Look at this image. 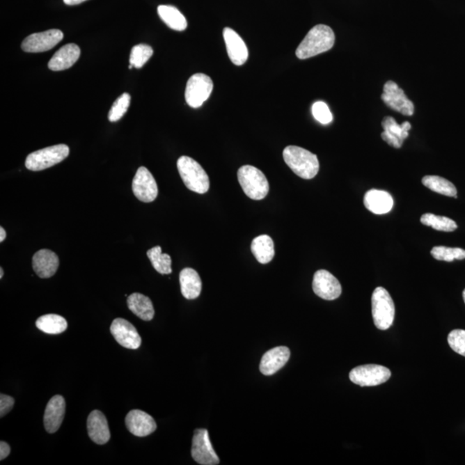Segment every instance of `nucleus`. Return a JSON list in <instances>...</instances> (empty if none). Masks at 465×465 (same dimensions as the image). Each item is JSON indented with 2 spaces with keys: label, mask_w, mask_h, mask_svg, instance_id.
<instances>
[{
  "label": "nucleus",
  "mask_w": 465,
  "mask_h": 465,
  "mask_svg": "<svg viewBox=\"0 0 465 465\" xmlns=\"http://www.w3.org/2000/svg\"><path fill=\"white\" fill-rule=\"evenodd\" d=\"M213 81L208 75L196 74L188 79L185 100L192 108H199L212 95Z\"/></svg>",
  "instance_id": "nucleus-7"
},
{
  "label": "nucleus",
  "mask_w": 465,
  "mask_h": 465,
  "mask_svg": "<svg viewBox=\"0 0 465 465\" xmlns=\"http://www.w3.org/2000/svg\"><path fill=\"white\" fill-rule=\"evenodd\" d=\"M384 132L381 134L383 140L390 146L395 148H401L403 141L409 137V132L412 126L409 122H404L399 125L392 116H385L382 122Z\"/></svg>",
  "instance_id": "nucleus-15"
},
{
  "label": "nucleus",
  "mask_w": 465,
  "mask_h": 465,
  "mask_svg": "<svg viewBox=\"0 0 465 465\" xmlns=\"http://www.w3.org/2000/svg\"><path fill=\"white\" fill-rule=\"evenodd\" d=\"M147 255L150 260L152 267L161 274H172V259L168 254L162 253L161 248L156 246L148 251Z\"/></svg>",
  "instance_id": "nucleus-30"
},
{
  "label": "nucleus",
  "mask_w": 465,
  "mask_h": 465,
  "mask_svg": "<svg viewBox=\"0 0 465 465\" xmlns=\"http://www.w3.org/2000/svg\"><path fill=\"white\" fill-rule=\"evenodd\" d=\"M181 293L185 299H198L202 292V281L197 271L192 268H184L180 271Z\"/></svg>",
  "instance_id": "nucleus-24"
},
{
  "label": "nucleus",
  "mask_w": 465,
  "mask_h": 465,
  "mask_svg": "<svg viewBox=\"0 0 465 465\" xmlns=\"http://www.w3.org/2000/svg\"><path fill=\"white\" fill-rule=\"evenodd\" d=\"M423 184L431 191L448 197L457 198V188L449 180L439 176H425L421 181Z\"/></svg>",
  "instance_id": "nucleus-29"
},
{
  "label": "nucleus",
  "mask_w": 465,
  "mask_h": 465,
  "mask_svg": "<svg viewBox=\"0 0 465 465\" xmlns=\"http://www.w3.org/2000/svg\"><path fill=\"white\" fill-rule=\"evenodd\" d=\"M36 328L49 334H59L66 331L68 322L59 315L49 314L41 316L36 322Z\"/></svg>",
  "instance_id": "nucleus-28"
},
{
  "label": "nucleus",
  "mask_w": 465,
  "mask_h": 465,
  "mask_svg": "<svg viewBox=\"0 0 465 465\" xmlns=\"http://www.w3.org/2000/svg\"><path fill=\"white\" fill-rule=\"evenodd\" d=\"M130 95L129 93H123L112 104L110 111H109V121L111 123L118 122L126 113L130 104Z\"/></svg>",
  "instance_id": "nucleus-34"
},
{
  "label": "nucleus",
  "mask_w": 465,
  "mask_h": 465,
  "mask_svg": "<svg viewBox=\"0 0 465 465\" xmlns=\"http://www.w3.org/2000/svg\"><path fill=\"white\" fill-rule=\"evenodd\" d=\"M87 429L90 439L97 445H104L110 441L111 432L107 417L99 410H93L87 419Z\"/></svg>",
  "instance_id": "nucleus-21"
},
{
  "label": "nucleus",
  "mask_w": 465,
  "mask_h": 465,
  "mask_svg": "<svg viewBox=\"0 0 465 465\" xmlns=\"http://www.w3.org/2000/svg\"><path fill=\"white\" fill-rule=\"evenodd\" d=\"M64 3L68 6H77L79 3L86 1V0H63Z\"/></svg>",
  "instance_id": "nucleus-39"
},
{
  "label": "nucleus",
  "mask_w": 465,
  "mask_h": 465,
  "mask_svg": "<svg viewBox=\"0 0 465 465\" xmlns=\"http://www.w3.org/2000/svg\"><path fill=\"white\" fill-rule=\"evenodd\" d=\"M432 256L435 260L452 262L455 260L465 259V250L459 248H446V246H434L431 251Z\"/></svg>",
  "instance_id": "nucleus-32"
},
{
  "label": "nucleus",
  "mask_w": 465,
  "mask_h": 465,
  "mask_svg": "<svg viewBox=\"0 0 465 465\" xmlns=\"http://www.w3.org/2000/svg\"><path fill=\"white\" fill-rule=\"evenodd\" d=\"M336 42V36L331 28L324 24L312 28L297 49L296 56L300 60L318 56L331 49Z\"/></svg>",
  "instance_id": "nucleus-1"
},
{
  "label": "nucleus",
  "mask_w": 465,
  "mask_h": 465,
  "mask_svg": "<svg viewBox=\"0 0 465 465\" xmlns=\"http://www.w3.org/2000/svg\"><path fill=\"white\" fill-rule=\"evenodd\" d=\"M59 257L48 249H42L34 254L32 267L36 275L41 278H49L56 274L59 268Z\"/></svg>",
  "instance_id": "nucleus-19"
},
{
  "label": "nucleus",
  "mask_w": 465,
  "mask_h": 465,
  "mask_svg": "<svg viewBox=\"0 0 465 465\" xmlns=\"http://www.w3.org/2000/svg\"><path fill=\"white\" fill-rule=\"evenodd\" d=\"M15 400L5 394L0 395V417L3 418L13 409Z\"/></svg>",
  "instance_id": "nucleus-37"
},
{
  "label": "nucleus",
  "mask_w": 465,
  "mask_h": 465,
  "mask_svg": "<svg viewBox=\"0 0 465 465\" xmlns=\"http://www.w3.org/2000/svg\"><path fill=\"white\" fill-rule=\"evenodd\" d=\"M158 14L161 19L173 31H183L187 28V21L179 10L173 6H159Z\"/></svg>",
  "instance_id": "nucleus-27"
},
{
  "label": "nucleus",
  "mask_w": 465,
  "mask_h": 465,
  "mask_svg": "<svg viewBox=\"0 0 465 465\" xmlns=\"http://www.w3.org/2000/svg\"><path fill=\"white\" fill-rule=\"evenodd\" d=\"M6 238V232L3 230V228H0V242L5 241Z\"/></svg>",
  "instance_id": "nucleus-40"
},
{
  "label": "nucleus",
  "mask_w": 465,
  "mask_h": 465,
  "mask_svg": "<svg viewBox=\"0 0 465 465\" xmlns=\"http://www.w3.org/2000/svg\"><path fill=\"white\" fill-rule=\"evenodd\" d=\"M10 453V446L5 441L0 442V460L6 459Z\"/></svg>",
  "instance_id": "nucleus-38"
},
{
  "label": "nucleus",
  "mask_w": 465,
  "mask_h": 465,
  "mask_svg": "<svg viewBox=\"0 0 465 465\" xmlns=\"http://www.w3.org/2000/svg\"><path fill=\"white\" fill-rule=\"evenodd\" d=\"M313 290L319 297L329 301L337 299L342 292L339 281L326 270H319L315 272L313 279Z\"/></svg>",
  "instance_id": "nucleus-14"
},
{
  "label": "nucleus",
  "mask_w": 465,
  "mask_h": 465,
  "mask_svg": "<svg viewBox=\"0 0 465 465\" xmlns=\"http://www.w3.org/2000/svg\"><path fill=\"white\" fill-rule=\"evenodd\" d=\"M290 357V351L286 347H277L271 349L264 354L261 359L260 370L266 376L274 375L287 364Z\"/></svg>",
  "instance_id": "nucleus-20"
},
{
  "label": "nucleus",
  "mask_w": 465,
  "mask_h": 465,
  "mask_svg": "<svg viewBox=\"0 0 465 465\" xmlns=\"http://www.w3.org/2000/svg\"><path fill=\"white\" fill-rule=\"evenodd\" d=\"M81 56V49L74 43L64 45L51 58L49 63L50 70L57 72L70 68L77 63Z\"/></svg>",
  "instance_id": "nucleus-22"
},
{
  "label": "nucleus",
  "mask_w": 465,
  "mask_h": 465,
  "mask_svg": "<svg viewBox=\"0 0 465 465\" xmlns=\"http://www.w3.org/2000/svg\"><path fill=\"white\" fill-rule=\"evenodd\" d=\"M391 377V370L379 365L358 366L349 374L352 382L361 387L377 386L387 382Z\"/></svg>",
  "instance_id": "nucleus-8"
},
{
  "label": "nucleus",
  "mask_w": 465,
  "mask_h": 465,
  "mask_svg": "<svg viewBox=\"0 0 465 465\" xmlns=\"http://www.w3.org/2000/svg\"><path fill=\"white\" fill-rule=\"evenodd\" d=\"M65 412H66V402L60 395H54L47 404L45 418V427L49 434H54L63 424Z\"/></svg>",
  "instance_id": "nucleus-17"
},
{
  "label": "nucleus",
  "mask_w": 465,
  "mask_h": 465,
  "mask_svg": "<svg viewBox=\"0 0 465 465\" xmlns=\"http://www.w3.org/2000/svg\"><path fill=\"white\" fill-rule=\"evenodd\" d=\"M364 205L370 212L376 215H384L393 208L394 200L388 192L372 189L366 192Z\"/></svg>",
  "instance_id": "nucleus-23"
},
{
  "label": "nucleus",
  "mask_w": 465,
  "mask_h": 465,
  "mask_svg": "<svg viewBox=\"0 0 465 465\" xmlns=\"http://www.w3.org/2000/svg\"><path fill=\"white\" fill-rule=\"evenodd\" d=\"M63 31L49 30L27 36L22 42V49L27 53H42L52 49L63 39Z\"/></svg>",
  "instance_id": "nucleus-11"
},
{
  "label": "nucleus",
  "mask_w": 465,
  "mask_h": 465,
  "mask_svg": "<svg viewBox=\"0 0 465 465\" xmlns=\"http://www.w3.org/2000/svg\"><path fill=\"white\" fill-rule=\"evenodd\" d=\"M238 181L244 194L253 200H262L269 192L267 177L253 166H243L238 170Z\"/></svg>",
  "instance_id": "nucleus-4"
},
{
  "label": "nucleus",
  "mask_w": 465,
  "mask_h": 465,
  "mask_svg": "<svg viewBox=\"0 0 465 465\" xmlns=\"http://www.w3.org/2000/svg\"><path fill=\"white\" fill-rule=\"evenodd\" d=\"M448 343L454 352L465 357V330L456 329L450 332Z\"/></svg>",
  "instance_id": "nucleus-36"
},
{
  "label": "nucleus",
  "mask_w": 465,
  "mask_h": 465,
  "mask_svg": "<svg viewBox=\"0 0 465 465\" xmlns=\"http://www.w3.org/2000/svg\"><path fill=\"white\" fill-rule=\"evenodd\" d=\"M154 50L150 45H138L133 47L129 56V64L134 68L140 69L150 61Z\"/></svg>",
  "instance_id": "nucleus-33"
},
{
  "label": "nucleus",
  "mask_w": 465,
  "mask_h": 465,
  "mask_svg": "<svg viewBox=\"0 0 465 465\" xmlns=\"http://www.w3.org/2000/svg\"><path fill=\"white\" fill-rule=\"evenodd\" d=\"M178 170L189 190L205 194L210 189V179L205 169L195 159L181 156L177 162Z\"/></svg>",
  "instance_id": "nucleus-3"
},
{
  "label": "nucleus",
  "mask_w": 465,
  "mask_h": 465,
  "mask_svg": "<svg viewBox=\"0 0 465 465\" xmlns=\"http://www.w3.org/2000/svg\"><path fill=\"white\" fill-rule=\"evenodd\" d=\"M421 223L427 227L434 228L436 230L444 232H453L457 228V225L452 219L446 216H436L434 214H424L420 218Z\"/></svg>",
  "instance_id": "nucleus-31"
},
{
  "label": "nucleus",
  "mask_w": 465,
  "mask_h": 465,
  "mask_svg": "<svg viewBox=\"0 0 465 465\" xmlns=\"http://www.w3.org/2000/svg\"><path fill=\"white\" fill-rule=\"evenodd\" d=\"M69 152L70 151L66 144L42 148L27 156L25 166L33 172L48 169L63 161L69 155Z\"/></svg>",
  "instance_id": "nucleus-6"
},
{
  "label": "nucleus",
  "mask_w": 465,
  "mask_h": 465,
  "mask_svg": "<svg viewBox=\"0 0 465 465\" xmlns=\"http://www.w3.org/2000/svg\"><path fill=\"white\" fill-rule=\"evenodd\" d=\"M132 190L134 195L143 203H151L157 198V183L146 167L141 166L137 170L133 179Z\"/></svg>",
  "instance_id": "nucleus-12"
},
{
  "label": "nucleus",
  "mask_w": 465,
  "mask_h": 465,
  "mask_svg": "<svg viewBox=\"0 0 465 465\" xmlns=\"http://www.w3.org/2000/svg\"><path fill=\"white\" fill-rule=\"evenodd\" d=\"M3 268L1 267L0 268V278H3Z\"/></svg>",
  "instance_id": "nucleus-41"
},
{
  "label": "nucleus",
  "mask_w": 465,
  "mask_h": 465,
  "mask_svg": "<svg viewBox=\"0 0 465 465\" xmlns=\"http://www.w3.org/2000/svg\"><path fill=\"white\" fill-rule=\"evenodd\" d=\"M381 99L392 110L404 116H413L415 113V105L405 95L404 90L400 88L397 84L388 81L384 86V93Z\"/></svg>",
  "instance_id": "nucleus-10"
},
{
  "label": "nucleus",
  "mask_w": 465,
  "mask_h": 465,
  "mask_svg": "<svg viewBox=\"0 0 465 465\" xmlns=\"http://www.w3.org/2000/svg\"><path fill=\"white\" fill-rule=\"evenodd\" d=\"M128 307L134 315L143 321L150 322L155 316V308L150 297L140 293H133L127 300Z\"/></svg>",
  "instance_id": "nucleus-25"
},
{
  "label": "nucleus",
  "mask_w": 465,
  "mask_h": 465,
  "mask_svg": "<svg viewBox=\"0 0 465 465\" xmlns=\"http://www.w3.org/2000/svg\"><path fill=\"white\" fill-rule=\"evenodd\" d=\"M223 38L226 43L228 57L232 63L236 66H242L245 64L249 58V49L241 36L232 29L225 28Z\"/></svg>",
  "instance_id": "nucleus-18"
},
{
  "label": "nucleus",
  "mask_w": 465,
  "mask_h": 465,
  "mask_svg": "<svg viewBox=\"0 0 465 465\" xmlns=\"http://www.w3.org/2000/svg\"><path fill=\"white\" fill-rule=\"evenodd\" d=\"M251 250L260 264L271 262L275 256L274 242L267 235L254 238L251 245Z\"/></svg>",
  "instance_id": "nucleus-26"
},
{
  "label": "nucleus",
  "mask_w": 465,
  "mask_h": 465,
  "mask_svg": "<svg viewBox=\"0 0 465 465\" xmlns=\"http://www.w3.org/2000/svg\"><path fill=\"white\" fill-rule=\"evenodd\" d=\"M312 113H313L315 120H317L322 125H329L333 121L331 111H330L328 104L324 102H315L312 107Z\"/></svg>",
  "instance_id": "nucleus-35"
},
{
  "label": "nucleus",
  "mask_w": 465,
  "mask_h": 465,
  "mask_svg": "<svg viewBox=\"0 0 465 465\" xmlns=\"http://www.w3.org/2000/svg\"><path fill=\"white\" fill-rule=\"evenodd\" d=\"M128 430L137 437H146L157 429L154 418L141 410H132L125 419Z\"/></svg>",
  "instance_id": "nucleus-16"
},
{
  "label": "nucleus",
  "mask_w": 465,
  "mask_h": 465,
  "mask_svg": "<svg viewBox=\"0 0 465 465\" xmlns=\"http://www.w3.org/2000/svg\"><path fill=\"white\" fill-rule=\"evenodd\" d=\"M463 297H464V303H465V290H464V292H463Z\"/></svg>",
  "instance_id": "nucleus-42"
},
{
  "label": "nucleus",
  "mask_w": 465,
  "mask_h": 465,
  "mask_svg": "<svg viewBox=\"0 0 465 465\" xmlns=\"http://www.w3.org/2000/svg\"><path fill=\"white\" fill-rule=\"evenodd\" d=\"M111 333L122 347L136 350L141 345V337L132 323L125 319L116 318L111 326Z\"/></svg>",
  "instance_id": "nucleus-13"
},
{
  "label": "nucleus",
  "mask_w": 465,
  "mask_h": 465,
  "mask_svg": "<svg viewBox=\"0 0 465 465\" xmlns=\"http://www.w3.org/2000/svg\"><path fill=\"white\" fill-rule=\"evenodd\" d=\"M191 456L199 464H219L220 459L213 449L208 430L203 428L195 430L192 439Z\"/></svg>",
  "instance_id": "nucleus-9"
},
{
  "label": "nucleus",
  "mask_w": 465,
  "mask_h": 465,
  "mask_svg": "<svg viewBox=\"0 0 465 465\" xmlns=\"http://www.w3.org/2000/svg\"><path fill=\"white\" fill-rule=\"evenodd\" d=\"M285 161L294 173L304 180L313 179L319 172L317 156L303 148L289 146L283 152Z\"/></svg>",
  "instance_id": "nucleus-2"
},
{
  "label": "nucleus",
  "mask_w": 465,
  "mask_h": 465,
  "mask_svg": "<svg viewBox=\"0 0 465 465\" xmlns=\"http://www.w3.org/2000/svg\"><path fill=\"white\" fill-rule=\"evenodd\" d=\"M374 324L380 330H387L393 324L395 304L390 293L383 287H377L372 297Z\"/></svg>",
  "instance_id": "nucleus-5"
}]
</instances>
